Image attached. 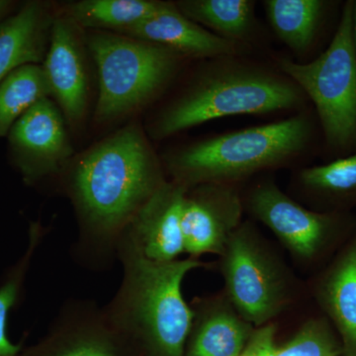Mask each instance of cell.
<instances>
[{"label": "cell", "mask_w": 356, "mask_h": 356, "mask_svg": "<svg viewBox=\"0 0 356 356\" xmlns=\"http://www.w3.org/2000/svg\"><path fill=\"white\" fill-rule=\"evenodd\" d=\"M118 34L161 44L184 58L241 57L248 47L217 36L166 2L159 13Z\"/></svg>", "instance_id": "obj_14"}, {"label": "cell", "mask_w": 356, "mask_h": 356, "mask_svg": "<svg viewBox=\"0 0 356 356\" xmlns=\"http://www.w3.org/2000/svg\"><path fill=\"white\" fill-rule=\"evenodd\" d=\"M123 281L104 309L115 329L147 356H184L194 311L185 301L182 282L198 259L154 261L118 245Z\"/></svg>", "instance_id": "obj_2"}, {"label": "cell", "mask_w": 356, "mask_h": 356, "mask_svg": "<svg viewBox=\"0 0 356 356\" xmlns=\"http://www.w3.org/2000/svg\"><path fill=\"white\" fill-rule=\"evenodd\" d=\"M189 19L234 43L250 47L254 37L255 2L252 0H181L175 3Z\"/></svg>", "instance_id": "obj_20"}, {"label": "cell", "mask_w": 356, "mask_h": 356, "mask_svg": "<svg viewBox=\"0 0 356 356\" xmlns=\"http://www.w3.org/2000/svg\"><path fill=\"white\" fill-rule=\"evenodd\" d=\"M55 16L46 2L29 1L0 23V83L23 65L44 63Z\"/></svg>", "instance_id": "obj_18"}, {"label": "cell", "mask_w": 356, "mask_h": 356, "mask_svg": "<svg viewBox=\"0 0 356 356\" xmlns=\"http://www.w3.org/2000/svg\"><path fill=\"white\" fill-rule=\"evenodd\" d=\"M243 210L242 196L234 185L205 184L188 188L181 215L184 252L194 259L208 254L221 257L243 222Z\"/></svg>", "instance_id": "obj_10"}, {"label": "cell", "mask_w": 356, "mask_h": 356, "mask_svg": "<svg viewBox=\"0 0 356 356\" xmlns=\"http://www.w3.org/2000/svg\"><path fill=\"white\" fill-rule=\"evenodd\" d=\"M13 6V1L8 0H0V23L6 19L7 14L11 10V7Z\"/></svg>", "instance_id": "obj_26"}, {"label": "cell", "mask_w": 356, "mask_h": 356, "mask_svg": "<svg viewBox=\"0 0 356 356\" xmlns=\"http://www.w3.org/2000/svg\"><path fill=\"white\" fill-rule=\"evenodd\" d=\"M275 356H343L341 337L324 314L309 318Z\"/></svg>", "instance_id": "obj_23"}, {"label": "cell", "mask_w": 356, "mask_h": 356, "mask_svg": "<svg viewBox=\"0 0 356 356\" xmlns=\"http://www.w3.org/2000/svg\"><path fill=\"white\" fill-rule=\"evenodd\" d=\"M294 185L313 210L320 212H353L356 208V152L302 168Z\"/></svg>", "instance_id": "obj_19"}, {"label": "cell", "mask_w": 356, "mask_h": 356, "mask_svg": "<svg viewBox=\"0 0 356 356\" xmlns=\"http://www.w3.org/2000/svg\"><path fill=\"white\" fill-rule=\"evenodd\" d=\"M47 339L19 356H129L132 346L110 324L104 310L72 307Z\"/></svg>", "instance_id": "obj_13"}, {"label": "cell", "mask_w": 356, "mask_h": 356, "mask_svg": "<svg viewBox=\"0 0 356 356\" xmlns=\"http://www.w3.org/2000/svg\"><path fill=\"white\" fill-rule=\"evenodd\" d=\"M193 309L184 356H241L254 325L240 315L226 295L208 299Z\"/></svg>", "instance_id": "obj_17"}, {"label": "cell", "mask_w": 356, "mask_h": 356, "mask_svg": "<svg viewBox=\"0 0 356 356\" xmlns=\"http://www.w3.org/2000/svg\"><path fill=\"white\" fill-rule=\"evenodd\" d=\"M308 98L280 72L240 57L214 58L154 119V140L224 117L261 115L306 108Z\"/></svg>", "instance_id": "obj_4"}, {"label": "cell", "mask_w": 356, "mask_h": 356, "mask_svg": "<svg viewBox=\"0 0 356 356\" xmlns=\"http://www.w3.org/2000/svg\"><path fill=\"white\" fill-rule=\"evenodd\" d=\"M313 292L341 337L343 356H356V231L318 274Z\"/></svg>", "instance_id": "obj_15"}, {"label": "cell", "mask_w": 356, "mask_h": 356, "mask_svg": "<svg viewBox=\"0 0 356 356\" xmlns=\"http://www.w3.org/2000/svg\"><path fill=\"white\" fill-rule=\"evenodd\" d=\"M51 96L42 65H26L11 72L0 83V138L8 135L33 105Z\"/></svg>", "instance_id": "obj_22"}, {"label": "cell", "mask_w": 356, "mask_h": 356, "mask_svg": "<svg viewBox=\"0 0 356 356\" xmlns=\"http://www.w3.org/2000/svg\"><path fill=\"white\" fill-rule=\"evenodd\" d=\"M29 235V243L24 255L11 269L6 281L0 286V356H19L22 350V344L14 343L9 339L7 322L9 313L19 297L30 262L41 240V227L38 225L32 226Z\"/></svg>", "instance_id": "obj_24"}, {"label": "cell", "mask_w": 356, "mask_h": 356, "mask_svg": "<svg viewBox=\"0 0 356 356\" xmlns=\"http://www.w3.org/2000/svg\"><path fill=\"white\" fill-rule=\"evenodd\" d=\"M353 39H355V48H356V0H353Z\"/></svg>", "instance_id": "obj_27"}, {"label": "cell", "mask_w": 356, "mask_h": 356, "mask_svg": "<svg viewBox=\"0 0 356 356\" xmlns=\"http://www.w3.org/2000/svg\"><path fill=\"white\" fill-rule=\"evenodd\" d=\"M98 74L95 120L111 124L158 97L185 58L170 49L118 33H84Z\"/></svg>", "instance_id": "obj_6"}, {"label": "cell", "mask_w": 356, "mask_h": 356, "mask_svg": "<svg viewBox=\"0 0 356 356\" xmlns=\"http://www.w3.org/2000/svg\"><path fill=\"white\" fill-rule=\"evenodd\" d=\"M64 118L47 97L33 105L9 131L14 163L28 184L60 172L74 156Z\"/></svg>", "instance_id": "obj_9"}, {"label": "cell", "mask_w": 356, "mask_h": 356, "mask_svg": "<svg viewBox=\"0 0 356 356\" xmlns=\"http://www.w3.org/2000/svg\"><path fill=\"white\" fill-rule=\"evenodd\" d=\"M353 0L343 3L334 36L324 51L306 63L278 60V69L314 105L323 154L329 161L356 152V48Z\"/></svg>", "instance_id": "obj_5"}, {"label": "cell", "mask_w": 356, "mask_h": 356, "mask_svg": "<svg viewBox=\"0 0 356 356\" xmlns=\"http://www.w3.org/2000/svg\"><path fill=\"white\" fill-rule=\"evenodd\" d=\"M188 187L170 180L139 211L119 245L154 261H173L184 254L182 206ZM117 245V247H118Z\"/></svg>", "instance_id": "obj_12"}, {"label": "cell", "mask_w": 356, "mask_h": 356, "mask_svg": "<svg viewBox=\"0 0 356 356\" xmlns=\"http://www.w3.org/2000/svg\"><path fill=\"white\" fill-rule=\"evenodd\" d=\"M165 1L156 0H81L64 13L81 29L120 33L159 13Z\"/></svg>", "instance_id": "obj_21"}, {"label": "cell", "mask_w": 356, "mask_h": 356, "mask_svg": "<svg viewBox=\"0 0 356 356\" xmlns=\"http://www.w3.org/2000/svg\"><path fill=\"white\" fill-rule=\"evenodd\" d=\"M322 147L317 116L306 108L284 120L197 140L168 154L165 161L172 180L188 188L233 185L262 170L289 165Z\"/></svg>", "instance_id": "obj_3"}, {"label": "cell", "mask_w": 356, "mask_h": 356, "mask_svg": "<svg viewBox=\"0 0 356 356\" xmlns=\"http://www.w3.org/2000/svg\"><path fill=\"white\" fill-rule=\"evenodd\" d=\"M226 297L250 324H268L291 300L286 268L250 222H243L221 255Z\"/></svg>", "instance_id": "obj_7"}, {"label": "cell", "mask_w": 356, "mask_h": 356, "mask_svg": "<svg viewBox=\"0 0 356 356\" xmlns=\"http://www.w3.org/2000/svg\"><path fill=\"white\" fill-rule=\"evenodd\" d=\"M275 329L273 325H261L254 330L241 356H275Z\"/></svg>", "instance_id": "obj_25"}, {"label": "cell", "mask_w": 356, "mask_h": 356, "mask_svg": "<svg viewBox=\"0 0 356 356\" xmlns=\"http://www.w3.org/2000/svg\"><path fill=\"white\" fill-rule=\"evenodd\" d=\"M274 33L298 56H306L339 24L343 3L332 0H266Z\"/></svg>", "instance_id": "obj_16"}, {"label": "cell", "mask_w": 356, "mask_h": 356, "mask_svg": "<svg viewBox=\"0 0 356 356\" xmlns=\"http://www.w3.org/2000/svg\"><path fill=\"white\" fill-rule=\"evenodd\" d=\"M165 181L146 134L139 124H130L74 159L69 192L86 235L119 243Z\"/></svg>", "instance_id": "obj_1"}, {"label": "cell", "mask_w": 356, "mask_h": 356, "mask_svg": "<svg viewBox=\"0 0 356 356\" xmlns=\"http://www.w3.org/2000/svg\"><path fill=\"white\" fill-rule=\"evenodd\" d=\"M81 28L65 13L57 14L51 25L50 42L44 58V74L51 97L63 115L76 126L88 106L89 81L86 60V40Z\"/></svg>", "instance_id": "obj_11"}, {"label": "cell", "mask_w": 356, "mask_h": 356, "mask_svg": "<svg viewBox=\"0 0 356 356\" xmlns=\"http://www.w3.org/2000/svg\"><path fill=\"white\" fill-rule=\"evenodd\" d=\"M243 200L245 209L270 229L293 257L305 264H327L356 231L355 213L309 209L273 180L255 185Z\"/></svg>", "instance_id": "obj_8"}]
</instances>
